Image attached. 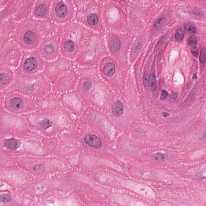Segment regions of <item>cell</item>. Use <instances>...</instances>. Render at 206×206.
Instances as JSON below:
<instances>
[{
  "instance_id": "1",
  "label": "cell",
  "mask_w": 206,
  "mask_h": 206,
  "mask_svg": "<svg viewBox=\"0 0 206 206\" xmlns=\"http://www.w3.org/2000/svg\"><path fill=\"white\" fill-rule=\"evenodd\" d=\"M85 142L90 147L98 149L101 146V141L99 137L96 135L89 134L84 138Z\"/></svg>"
},
{
  "instance_id": "2",
  "label": "cell",
  "mask_w": 206,
  "mask_h": 206,
  "mask_svg": "<svg viewBox=\"0 0 206 206\" xmlns=\"http://www.w3.org/2000/svg\"><path fill=\"white\" fill-rule=\"evenodd\" d=\"M55 11L58 18L60 19L65 18L68 13V8L66 3L63 1L59 2L56 6Z\"/></svg>"
},
{
  "instance_id": "3",
  "label": "cell",
  "mask_w": 206,
  "mask_h": 206,
  "mask_svg": "<svg viewBox=\"0 0 206 206\" xmlns=\"http://www.w3.org/2000/svg\"><path fill=\"white\" fill-rule=\"evenodd\" d=\"M37 60L34 57H30L26 59L24 63V69L28 72H32L37 67Z\"/></svg>"
},
{
  "instance_id": "4",
  "label": "cell",
  "mask_w": 206,
  "mask_h": 206,
  "mask_svg": "<svg viewBox=\"0 0 206 206\" xmlns=\"http://www.w3.org/2000/svg\"><path fill=\"white\" fill-rule=\"evenodd\" d=\"M21 145L20 140L14 138L5 139L4 141V146L8 150H15L19 147Z\"/></svg>"
},
{
  "instance_id": "5",
  "label": "cell",
  "mask_w": 206,
  "mask_h": 206,
  "mask_svg": "<svg viewBox=\"0 0 206 206\" xmlns=\"http://www.w3.org/2000/svg\"><path fill=\"white\" fill-rule=\"evenodd\" d=\"M112 114L115 116L119 117L122 115L124 111V106L120 101H118L114 103L112 106Z\"/></svg>"
},
{
  "instance_id": "6",
  "label": "cell",
  "mask_w": 206,
  "mask_h": 206,
  "mask_svg": "<svg viewBox=\"0 0 206 206\" xmlns=\"http://www.w3.org/2000/svg\"><path fill=\"white\" fill-rule=\"evenodd\" d=\"M115 71V66L113 63H107L104 67L103 72L106 76L110 77L114 74Z\"/></svg>"
},
{
  "instance_id": "7",
  "label": "cell",
  "mask_w": 206,
  "mask_h": 206,
  "mask_svg": "<svg viewBox=\"0 0 206 206\" xmlns=\"http://www.w3.org/2000/svg\"><path fill=\"white\" fill-rule=\"evenodd\" d=\"M35 38V34L34 32L28 31L26 32L23 35V40L27 44L30 45L34 42Z\"/></svg>"
},
{
  "instance_id": "8",
  "label": "cell",
  "mask_w": 206,
  "mask_h": 206,
  "mask_svg": "<svg viewBox=\"0 0 206 206\" xmlns=\"http://www.w3.org/2000/svg\"><path fill=\"white\" fill-rule=\"evenodd\" d=\"M10 104L11 106L14 109H19L22 107L23 103L22 100L20 98L14 97L12 99Z\"/></svg>"
},
{
  "instance_id": "9",
  "label": "cell",
  "mask_w": 206,
  "mask_h": 206,
  "mask_svg": "<svg viewBox=\"0 0 206 206\" xmlns=\"http://www.w3.org/2000/svg\"><path fill=\"white\" fill-rule=\"evenodd\" d=\"M121 42L119 38L113 39L110 43V48L114 52L118 51L121 47Z\"/></svg>"
},
{
  "instance_id": "10",
  "label": "cell",
  "mask_w": 206,
  "mask_h": 206,
  "mask_svg": "<svg viewBox=\"0 0 206 206\" xmlns=\"http://www.w3.org/2000/svg\"><path fill=\"white\" fill-rule=\"evenodd\" d=\"M64 50L66 52L71 53L74 51L75 49V44L71 40L67 41L64 43Z\"/></svg>"
},
{
  "instance_id": "11",
  "label": "cell",
  "mask_w": 206,
  "mask_h": 206,
  "mask_svg": "<svg viewBox=\"0 0 206 206\" xmlns=\"http://www.w3.org/2000/svg\"><path fill=\"white\" fill-rule=\"evenodd\" d=\"M149 84L151 91L153 92L155 91L156 88L157 81L155 74L154 73L151 74L149 77Z\"/></svg>"
},
{
  "instance_id": "12",
  "label": "cell",
  "mask_w": 206,
  "mask_h": 206,
  "mask_svg": "<svg viewBox=\"0 0 206 206\" xmlns=\"http://www.w3.org/2000/svg\"><path fill=\"white\" fill-rule=\"evenodd\" d=\"M184 29L189 34H194L196 32V28L195 25L192 23H186L183 25Z\"/></svg>"
},
{
  "instance_id": "13",
  "label": "cell",
  "mask_w": 206,
  "mask_h": 206,
  "mask_svg": "<svg viewBox=\"0 0 206 206\" xmlns=\"http://www.w3.org/2000/svg\"><path fill=\"white\" fill-rule=\"evenodd\" d=\"M87 20L89 24L92 25H94L98 22V18L95 14H91L88 16Z\"/></svg>"
},
{
  "instance_id": "14",
  "label": "cell",
  "mask_w": 206,
  "mask_h": 206,
  "mask_svg": "<svg viewBox=\"0 0 206 206\" xmlns=\"http://www.w3.org/2000/svg\"><path fill=\"white\" fill-rule=\"evenodd\" d=\"M35 13L37 16H45L47 13V8L46 6L44 5H39L36 8Z\"/></svg>"
},
{
  "instance_id": "15",
  "label": "cell",
  "mask_w": 206,
  "mask_h": 206,
  "mask_svg": "<svg viewBox=\"0 0 206 206\" xmlns=\"http://www.w3.org/2000/svg\"><path fill=\"white\" fill-rule=\"evenodd\" d=\"M41 126L44 129H47L51 127L52 125V122L48 119H44L40 122Z\"/></svg>"
},
{
  "instance_id": "16",
  "label": "cell",
  "mask_w": 206,
  "mask_h": 206,
  "mask_svg": "<svg viewBox=\"0 0 206 206\" xmlns=\"http://www.w3.org/2000/svg\"><path fill=\"white\" fill-rule=\"evenodd\" d=\"M184 37V32L181 29L177 30L175 34L176 40L178 42L181 41L183 39Z\"/></svg>"
},
{
  "instance_id": "17",
  "label": "cell",
  "mask_w": 206,
  "mask_h": 206,
  "mask_svg": "<svg viewBox=\"0 0 206 206\" xmlns=\"http://www.w3.org/2000/svg\"><path fill=\"white\" fill-rule=\"evenodd\" d=\"M11 196L8 194H2L0 195V203L5 204L10 201Z\"/></svg>"
},
{
  "instance_id": "18",
  "label": "cell",
  "mask_w": 206,
  "mask_h": 206,
  "mask_svg": "<svg viewBox=\"0 0 206 206\" xmlns=\"http://www.w3.org/2000/svg\"><path fill=\"white\" fill-rule=\"evenodd\" d=\"M8 79V76L5 73L0 74V85L4 84Z\"/></svg>"
},
{
  "instance_id": "19",
  "label": "cell",
  "mask_w": 206,
  "mask_h": 206,
  "mask_svg": "<svg viewBox=\"0 0 206 206\" xmlns=\"http://www.w3.org/2000/svg\"><path fill=\"white\" fill-rule=\"evenodd\" d=\"M165 19L164 18H161L157 20L154 23V28L155 29L158 30L161 27V26L164 23Z\"/></svg>"
},
{
  "instance_id": "20",
  "label": "cell",
  "mask_w": 206,
  "mask_h": 206,
  "mask_svg": "<svg viewBox=\"0 0 206 206\" xmlns=\"http://www.w3.org/2000/svg\"><path fill=\"white\" fill-rule=\"evenodd\" d=\"M200 61L202 63H205L206 61V52L205 49H202L199 58Z\"/></svg>"
},
{
  "instance_id": "21",
  "label": "cell",
  "mask_w": 206,
  "mask_h": 206,
  "mask_svg": "<svg viewBox=\"0 0 206 206\" xmlns=\"http://www.w3.org/2000/svg\"><path fill=\"white\" fill-rule=\"evenodd\" d=\"M82 86L85 90H88L92 87V82L89 80H86L84 81Z\"/></svg>"
},
{
  "instance_id": "22",
  "label": "cell",
  "mask_w": 206,
  "mask_h": 206,
  "mask_svg": "<svg viewBox=\"0 0 206 206\" xmlns=\"http://www.w3.org/2000/svg\"><path fill=\"white\" fill-rule=\"evenodd\" d=\"M197 43V39L195 36H190L189 38L188 44L189 46H195Z\"/></svg>"
},
{
  "instance_id": "23",
  "label": "cell",
  "mask_w": 206,
  "mask_h": 206,
  "mask_svg": "<svg viewBox=\"0 0 206 206\" xmlns=\"http://www.w3.org/2000/svg\"><path fill=\"white\" fill-rule=\"evenodd\" d=\"M54 49V48L53 46L51 44L47 45L45 48V52L46 53H48V54H50L52 53L53 52Z\"/></svg>"
},
{
  "instance_id": "24",
  "label": "cell",
  "mask_w": 206,
  "mask_h": 206,
  "mask_svg": "<svg viewBox=\"0 0 206 206\" xmlns=\"http://www.w3.org/2000/svg\"><path fill=\"white\" fill-rule=\"evenodd\" d=\"M155 158L157 160H163L166 158V155L162 153H158L155 154Z\"/></svg>"
},
{
  "instance_id": "25",
  "label": "cell",
  "mask_w": 206,
  "mask_h": 206,
  "mask_svg": "<svg viewBox=\"0 0 206 206\" xmlns=\"http://www.w3.org/2000/svg\"><path fill=\"white\" fill-rule=\"evenodd\" d=\"M191 52L193 55L195 57L198 56V53H199L198 49H197V48H196V47L193 48V49H192Z\"/></svg>"
},
{
  "instance_id": "26",
  "label": "cell",
  "mask_w": 206,
  "mask_h": 206,
  "mask_svg": "<svg viewBox=\"0 0 206 206\" xmlns=\"http://www.w3.org/2000/svg\"><path fill=\"white\" fill-rule=\"evenodd\" d=\"M167 95H168L167 92L165 90H163L162 95H161L160 99L163 100L165 99L167 97Z\"/></svg>"
},
{
  "instance_id": "27",
  "label": "cell",
  "mask_w": 206,
  "mask_h": 206,
  "mask_svg": "<svg viewBox=\"0 0 206 206\" xmlns=\"http://www.w3.org/2000/svg\"><path fill=\"white\" fill-rule=\"evenodd\" d=\"M177 97V94L176 93H173V94H171L169 97V98H170L171 99L173 100H175L176 99Z\"/></svg>"
},
{
  "instance_id": "28",
  "label": "cell",
  "mask_w": 206,
  "mask_h": 206,
  "mask_svg": "<svg viewBox=\"0 0 206 206\" xmlns=\"http://www.w3.org/2000/svg\"><path fill=\"white\" fill-rule=\"evenodd\" d=\"M163 116L166 117H167V116H168V114L166 113H163Z\"/></svg>"
}]
</instances>
